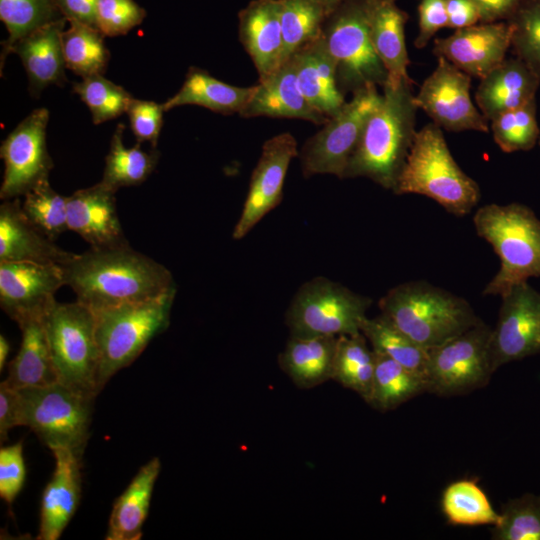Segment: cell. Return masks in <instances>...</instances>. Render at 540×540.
<instances>
[{"label":"cell","instance_id":"cell-8","mask_svg":"<svg viewBox=\"0 0 540 540\" xmlns=\"http://www.w3.org/2000/svg\"><path fill=\"white\" fill-rule=\"evenodd\" d=\"M18 391L23 426L50 450L67 448L82 457L90 435L94 397L60 382Z\"/></svg>","mask_w":540,"mask_h":540},{"label":"cell","instance_id":"cell-49","mask_svg":"<svg viewBox=\"0 0 540 540\" xmlns=\"http://www.w3.org/2000/svg\"><path fill=\"white\" fill-rule=\"evenodd\" d=\"M16 426H23V415L18 389L5 381L0 383V440L6 441L8 432Z\"/></svg>","mask_w":540,"mask_h":540},{"label":"cell","instance_id":"cell-19","mask_svg":"<svg viewBox=\"0 0 540 540\" xmlns=\"http://www.w3.org/2000/svg\"><path fill=\"white\" fill-rule=\"evenodd\" d=\"M115 191L99 182L67 197L69 230L90 248H112L129 244L117 214Z\"/></svg>","mask_w":540,"mask_h":540},{"label":"cell","instance_id":"cell-2","mask_svg":"<svg viewBox=\"0 0 540 540\" xmlns=\"http://www.w3.org/2000/svg\"><path fill=\"white\" fill-rule=\"evenodd\" d=\"M413 80L385 83L381 99L369 117L349 159L343 179L366 177L393 190L416 133Z\"/></svg>","mask_w":540,"mask_h":540},{"label":"cell","instance_id":"cell-31","mask_svg":"<svg viewBox=\"0 0 540 540\" xmlns=\"http://www.w3.org/2000/svg\"><path fill=\"white\" fill-rule=\"evenodd\" d=\"M254 88L255 85L234 86L218 80L206 70L190 67L181 88L162 106L168 111L178 106L197 105L222 115H239Z\"/></svg>","mask_w":540,"mask_h":540},{"label":"cell","instance_id":"cell-14","mask_svg":"<svg viewBox=\"0 0 540 540\" xmlns=\"http://www.w3.org/2000/svg\"><path fill=\"white\" fill-rule=\"evenodd\" d=\"M49 112L33 110L5 138L0 148L4 175L0 198L24 196L39 183L48 180L53 161L48 153L46 128Z\"/></svg>","mask_w":540,"mask_h":540},{"label":"cell","instance_id":"cell-20","mask_svg":"<svg viewBox=\"0 0 540 540\" xmlns=\"http://www.w3.org/2000/svg\"><path fill=\"white\" fill-rule=\"evenodd\" d=\"M55 468L45 486L37 539L57 540L75 514L81 498L82 457L67 448L51 450Z\"/></svg>","mask_w":540,"mask_h":540},{"label":"cell","instance_id":"cell-30","mask_svg":"<svg viewBox=\"0 0 540 540\" xmlns=\"http://www.w3.org/2000/svg\"><path fill=\"white\" fill-rule=\"evenodd\" d=\"M161 470L158 457L144 464L124 492L115 500L106 539L139 540L148 516L152 493Z\"/></svg>","mask_w":540,"mask_h":540},{"label":"cell","instance_id":"cell-51","mask_svg":"<svg viewBox=\"0 0 540 540\" xmlns=\"http://www.w3.org/2000/svg\"><path fill=\"white\" fill-rule=\"evenodd\" d=\"M448 27L461 29L480 23V14L471 0H446Z\"/></svg>","mask_w":540,"mask_h":540},{"label":"cell","instance_id":"cell-29","mask_svg":"<svg viewBox=\"0 0 540 540\" xmlns=\"http://www.w3.org/2000/svg\"><path fill=\"white\" fill-rule=\"evenodd\" d=\"M21 344L8 364L4 381L15 389L47 386L59 382L52 359L44 319L19 324Z\"/></svg>","mask_w":540,"mask_h":540},{"label":"cell","instance_id":"cell-33","mask_svg":"<svg viewBox=\"0 0 540 540\" xmlns=\"http://www.w3.org/2000/svg\"><path fill=\"white\" fill-rule=\"evenodd\" d=\"M367 342L362 333L339 335L332 374L333 380L356 392L366 403L375 371V353Z\"/></svg>","mask_w":540,"mask_h":540},{"label":"cell","instance_id":"cell-48","mask_svg":"<svg viewBox=\"0 0 540 540\" xmlns=\"http://www.w3.org/2000/svg\"><path fill=\"white\" fill-rule=\"evenodd\" d=\"M418 15L419 31L414 46L423 49L440 29L448 27L446 0H421Z\"/></svg>","mask_w":540,"mask_h":540},{"label":"cell","instance_id":"cell-11","mask_svg":"<svg viewBox=\"0 0 540 540\" xmlns=\"http://www.w3.org/2000/svg\"><path fill=\"white\" fill-rule=\"evenodd\" d=\"M491 334L492 328L481 320L460 335L429 349L427 392L450 397L486 386L495 372Z\"/></svg>","mask_w":540,"mask_h":540},{"label":"cell","instance_id":"cell-16","mask_svg":"<svg viewBox=\"0 0 540 540\" xmlns=\"http://www.w3.org/2000/svg\"><path fill=\"white\" fill-rule=\"evenodd\" d=\"M65 284L61 266L34 262H0V305L18 325L44 319Z\"/></svg>","mask_w":540,"mask_h":540},{"label":"cell","instance_id":"cell-12","mask_svg":"<svg viewBox=\"0 0 540 540\" xmlns=\"http://www.w3.org/2000/svg\"><path fill=\"white\" fill-rule=\"evenodd\" d=\"M380 99L377 86L355 91L352 99L304 143L298 154L304 177L330 174L343 179L349 159Z\"/></svg>","mask_w":540,"mask_h":540},{"label":"cell","instance_id":"cell-47","mask_svg":"<svg viewBox=\"0 0 540 540\" xmlns=\"http://www.w3.org/2000/svg\"><path fill=\"white\" fill-rule=\"evenodd\" d=\"M26 468L23 457V442L0 449V497L12 505L23 488Z\"/></svg>","mask_w":540,"mask_h":540},{"label":"cell","instance_id":"cell-37","mask_svg":"<svg viewBox=\"0 0 540 540\" xmlns=\"http://www.w3.org/2000/svg\"><path fill=\"white\" fill-rule=\"evenodd\" d=\"M441 509L448 523L459 526H495L500 519L488 496L473 479L450 483L443 491Z\"/></svg>","mask_w":540,"mask_h":540},{"label":"cell","instance_id":"cell-46","mask_svg":"<svg viewBox=\"0 0 540 540\" xmlns=\"http://www.w3.org/2000/svg\"><path fill=\"white\" fill-rule=\"evenodd\" d=\"M163 112L162 104L135 98L131 100L126 113L138 143L146 141L153 149L157 147L163 125Z\"/></svg>","mask_w":540,"mask_h":540},{"label":"cell","instance_id":"cell-3","mask_svg":"<svg viewBox=\"0 0 540 540\" xmlns=\"http://www.w3.org/2000/svg\"><path fill=\"white\" fill-rule=\"evenodd\" d=\"M378 306L382 315L427 350L481 321L467 300L422 280L391 288Z\"/></svg>","mask_w":540,"mask_h":540},{"label":"cell","instance_id":"cell-4","mask_svg":"<svg viewBox=\"0 0 540 540\" xmlns=\"http://www.w3.org/2000/svg\"><path fill=\"white\" fill-rule=\"evenodd\" d=\"M392 191L426 196L456 216L469 214L481 197L479 185L457 164L433 122L416 131Z\"/></svg>","mask_w":540,"mask_h":540},{"label":"cell","instance_id":"cell-34","mask_svg":"<svg viewBox=\"0 0 540 540\" xmlns=\"http://www.w3.org/2000/svg\"><path fill=\"white\" fill-rule=\"evenodd\" d=\"M361 333L374 352L391 358L426 380L428 350L403 333L386 316L366 317Z\"/></svg>","mask_w":540,"mask_h":540},{"label":"cell","instance_id":"cell-10","mask_svg":"<svg viewBox=\"0 0 540 540\" xmlns=\"http://www.w3.org/2000/svg\"><path fill=\"white\" fill-rule=\"evenodd\" d=\"M371 299L326 277L304 283L290 303L285 322L294 336L355 335Z\"/></svg>","mask_w":540,"mask_h":540},{"label":"cell","instance_id":"cell-55","mask_svg":"<svg viewBox=\"0 0 540 540\" xmlns=\"http://www.w3.org/2000/svg\"><path fill=\"white\" fill-rule=\"evenodd\" d=\"M538 141H539V145H540V137H539V140H538Z\"/></svg>","mask_w":540,"mask_h":540},{"label":"cell","instance_id":"cell-35","mask_svg":"<svg viewBox=\"0 0 540 540\" xmlns=\"http://www.w3.org/2000/svg\"><path fill=\"white\" fill-rule=\"evenodd\" d=\"M283 37L282 64L316 40L331 13L324 0H279Z\"/></svg>","mask_w":540,"mask_h":540},{"label":"cell","instance_id":"cell-13","mask_svg":"<svg viewBox=\"0 0 540 540\" xmlns=\"http://www.w3.org/2000/svg\"><path fill=\"white\" fill-rule=\"evenodd\" d=\"M472 77L442 56L414 95V103L432 122L449 132L487 133L488 121L470 95Z\"/></svg>","mask_w":540,"mask_h":540},{"label":"cell","instance_id":"cell-32","mask_svg":"<svg viewBox=\"0 0 540 540\" xmlns=\"http://www.w3.org/2000/svg\"><path fill=\"white\" fill-rule=\"evenodd\" d=\"M375 353V371L367 403L386 412L427 392L426 380L391 358Z\"/></svg>","mask_w":540,"mask_h":540},{"label":"cell","instance_id":"cell-43","mask_svg":"<svg viewBox=\"0 0 540 540\" xmlns=\"http://www.w3.org/2000/svg\"><path fill=\"white\" fill-rule=\"evenodd\" d=\"M493 540H540V495L531 493L509 499L501 506Z\"/></svg>","mask_w":540,"mask_h":540},{"label":"cell","instance_id":"cell-42","mask_svg":"<svg viewBox=\"0 0 540 540\" xmlns=\"http://www.w3.org/2000/svg\"><path fill=\"white\" fill-rule=\"evenodd\" d=\"M74 92L89 108L94 124L114 119L127 111L133 99L123 87L94 74L74 83Z\"/></svg>","mask_w":540,"mask_h":540},{"label":"cell","instance_id":"cell-22","mask_svg":"<svg viewBox=\"0 0 540 540\" xmlns=\"http://www.w3.org/2000/svg\"><path fill=\"white\" fill-rule=\"evenodd\" d=\"M239 115L245 118L265 116L301 119L316 125H324L329 120L302 94L293 57L255 85L249 101Z\"/></svg>","mask_w":540,"mask_h":540},{"label":"cell","instance_id":"cell-39","mask_svg":"<svg viewBox=\"0 0 540 540\" xmlns=\"http://www.w3.org/2000/svg\"><path fill=\"white\" fill-rule=\"evenodd\" d=\"M56 11L53 0H0V19L9 33L3 44L1 63L22 38L55 20Z\"/></svg>","mask_w":540,"mask_h":540},{"label":"cell","instance_id":"cell-25","mask_svg":"<svg viewBox=\"0 0 540 540\" xmlns=\"http://www.w3.org/2000/svg\"><path fill=\"white\" fill-rule=\"evenodd\" d=\"M396 1L364 0L370 39L387 70V83L391 85L412 80L408 74L410 60L405 42L409 16Z\"/></svg>","mask_w":540,"mask_h":540},{"label":"cell","instance_id":"cell-52","mask_svg":"<svg viewBox=\"0 0 540 540\" xmlns=\"http://www.w3.org/2000/svg\"><path fill=\"white\" fill-rule=\"evenodd\" d=\"M479 10L480 23L506 21L522 0H471Z\"/></svg>","mask_w":540,"mask_h":540},{"label":"cell","instance_id":"cell-54","mask_svg":"<svg viewBox=\"0 0 540 540\" xmlns=\"http://www.w3.org/2000/svg\"><path fill=\"white\" fill-rule=\"evenodd\" d=\"M329 8V10L332 12L341 2L344 0H324Z\"/></svg>","mask_w":540,"mask_h":540},{"label":"cell","instance_id":"cell-53","mask_svg":"<svg viewBox=\"0 0 540 540\" xmlns=\"http://www.w3.org/2000/svg\"><path fill=\"white\" fill-rule=\"evenodd\" d=\"M10 352V344L5 336L0 335V370L2 371Z\"/></svg>","mask_w":540,"mask_h":540},{"label":"cell","instance_id":"cell-6","mask_svg":"<svg viewBox=\"0 0 540 540\" xmlns=\"http://www.w3.org/2000/svg\"><path fill=\"white\" fill-rule=\"evenodd\" d=\"M175 295L176 287H173L154 298L95 313L99 392L113 375L134 362L150 341L168 328Z\"/></svg>","mask_w":540,"mask_h":540},{"label":"cell","instance_id":"cell-50","mask_svg":"<svg viewBox=\"0 0 540 540\" xmlns=\"http://www.w3.org/2000/svg\"><path fill=\"white\" fill-rule=\"evenodd\" d=\"M58 11L68 21H78L96 27L98 0H53Z\"/></svg>","mask_w":540,"mask_h":540},{"label":"cell","instance_id":"cell-27","mask_svg":"<svg viewBox=\"0 0 540 540\" xmlns=\"http://www.w3.org/2000/svg\"><path fill=\"white\" fill-rule=\"evenodd\" d=\"M66 20L55 19L39 27L13 47L12 52L19 55L30 90L35 94L50 85H61L66 80L61 39Z\"/></svg>","mask_w":540,"mask_h":540},{"label":"cell","instance_id":"cell-26","mask_svg":"<svg viewBox=\"0 0 540 540\" xmlns=\"http://www.w3.org/2000/svg\"><path fill=\"white\" fill-rule=\"evenodd\" d=\"M298 86L306 100L327 118L346 103L337 80L336 63L320 35L293 56Z\"/></svg>","mask_w":540,"mask_h":540},{"label":"cell","instance_id":"cell-17","mask_svg":"<svg viewBox=\"0 0 540 540\" xmlns=\"http://www.w3.org/2000/svg\"><path fill=\"white\" fill-rule=\"evenodd\" d=\"M298 154L297 141L289 132L265 141L251 175L241 215L233 229V239H242L266 214L279 205L287 170L292 159Z\"/></svg>","mask_w":540,"mask_h":540},{"label":"cell","instance_id":"cell-1","mask_svg":"<svg viewBox=\"0 0 540 540\" xmlns=\"http://www.w3.org/2000/svg\"><path fill=\"white\" fill-rule=\"evenodd\" d=\"M65 284L94 313L154 298L176 287L172 273L129 244L90 248L61 266Z\"/></svg>","mask_w":540,"mask_h":540},{"label":"cell","instance_id":"cell-5","mask_svg":"<svg viewBox=\"0 0 540 540\" xmlns=\"http://www.w3.org/2000/svg\"><path fill=\"white\" fill-rule=\"evenodd\" d=\"M473 224L500 258V268L483 295L503 296L514 285L540 277V220L520 203H490L478 208Z\"/></svg>","mask_w":540,"mask_h":540},{"label":"cell","instance_id":"cell-18","mask_svg":"<svg viewBox=\"0 0 540 540\" xmlns=\"http://www.w3.org/2000/svg\"><path fill=\"white\" fill-rule=\"evenodd\" d=\"M509 48V27L506 21H500L478 23L457 29L448 37L435 38L433 53L480 80L506 58Z\"/></svg>","mask_w":540,"mask_h":540},{"label":"cell","instance_id":"cell-44","mask_svg":"<svg viewBox=\"0 0 540 540\" xmlns=\"http://www.w3.org/2000/svg\"><path fill=\"white\" fill-rule=\"evenodd\" d=\"M22 208L29 220L55 240L69 230L67 197L57 193L45 180L24 195Z\"/></svg>","mask_w":540,"mask_h":540},{"label":"cell","instance_id":"cell-28","mask_svg":"<svg viewBox=\"0 0 540 540\" xmlns=\"http://www.w3.org/2000/svg\"><path fill=\"white\" fill-rule=\"evenodd\" d=\"M338 336L291 335L279 355L283 372L299 388L309 389L330 379Z\"/></svg>","mask_w":540,"mask_h":540},{"label":"cell","instance_id":"cell-15","mask_svg":"<svg viewBox=\"0 0 540 540\" xmlns=\"http://www.w3.org/2000/svg\"><path fill=\"white\" fill-rule=\"evenodd\" d=\"M501 298L490 343L495 371L540 353V293L526 281L514 285Z\"/></svg>","mask_w":540,"mask_h":540},{"label":"cell","instance_id":"cell-36","mask_svg":"<svg viewBox=\"0 0 540 540\" xmlns=\"http://www.w3.org/2000/svg\"><path fill=\"white\" fill-rule=\"evenodd\" d=\"M124 128L120 123L111 138L101 180L115 192L121 187L143 183L154 171L159 159L157 150L144 151L140 143L126 147L123 143Z\"/></svg>","mask_w":540,"mask_h":540},{"label":"cell","instance_id":"cell-7","mask_svg":"<svg viewBox=\"0 0 540 540\" xmlns=\"http://www.w3.org/2000/svg\"><path fill=\"white\" fill-rule=\"evenodd\" d=\"M44 326L59 382L95 398L100 393L95 313L79 301L56 302Z\"/></svg>","mask_w":540,"mask_h":540},{"label":"cell","instance_id":"cell-40","mask_svg":"<svg viewBox=\"0 0 540 540\" xmlns=\"http://www.w3.org/2000/svg\"><path fill=\"white\" fill-rule=\"evenodd\" d=\"M536 98L490 121L493 140L505 153L529 151L540 137Z\"/></svg>","mask_w":540,"mask_h":540},{"label":"cell","instance_id":"cell-23","mask_svg":"<svg viewBox=\"0 0 540 540\" xmlns=\"http://www.w3.org/2000/svg\"><path fill=\"white\" fill-rule=\"evenodd\" d=\"M239 40L265 80L282 65L279 0H253L238 13Z\"/></svg>","mask_w":540,"mask_h":540},{"label":"cell","instance_id":"cell-24","mask_svg":"<svg viewBox=\"0 0 540 540\" xmlns=\"http://www.w3.org/2000/svg\"><path fill=\"white\" fill-rule=\"evenodd\" d=\"M540 85L537 75L519 58H505L480 79L475 103L487 121L519 108L536 98Z\"/></svg>","mask_w":540,"mask_h":540},{"label":"cell","instance_id":"cell-45","mask_svg":"<svg viewBox=\"0 0 540 540\" xmlns=\"http://www.w3.org/2000/svg\"><path fill=\"white\" fill-rule=\"evenodd\" d=\"M145 10L134 0H98L96 27L104 36L124 35L141 24Z\"/></svg>","mask_w":540,"mask_h":540},{"label":"cell","instance_id":"cell-38","mask_svg":"<svg viewBox=\"0 0 540 540\" xmlns=\"http://www.w3.org/2000/svg\"><path fill=\"white\" fill-rule=\"evenodd\" d=\"M68 22L69 28L61 36L66 68L82 78L103 74L110 58L104 34L95 26Z\"/></svg>","mask_w":540,"mask_h":540},{"label":"cell","instance_id":"cell-9","mask_svg":"<svg viewBox=\"0 0 540 540\" xmlns=\"http://www.w3.org/2000/svg\"><path fill=\"white\" fill-rule=\"evenodd\" d=\"M321 36L335 60L344 94L385 85L388 73L370 39L364 0L341 2L328 15Z\"/></svg>","mask_w":540,"mask_h":540},{"label":"cell","instance_id":"cell-21","mask_svg":"<svg viewBox=\"0 0 540 540\" xmlns=\"http://www.w3.org/2000/svg\"><path fill=\"white\" fill-rule=\"evenodd\" d=\"M74 256L58 247L25 215L19 198L0 206V262H34L62 266Z\"/></svg>","mask_w":540,"mask_h":540},{"label":"cell","instance_id":"cell-41","mask_svg":"<svg viewBox=\"0 0 540 540\" xmlns=\"http://www.w3.org/2000/svg\"><path fill=\"white\" fill-rule=\"evenodd\" d=\"M506 22L515 56L540 79V0H522Z\"/></svg>","mask_w":540,"mask_h":540}]
</instances>
